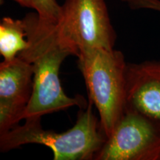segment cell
I'll return each instance as SVG.
<instances>
[{"label": "cell", "instance_id": "6da1fadb", "mask_svg": "<svg viewBox=\"0 0 160 160\" xmlns=\"http://www.w3.org/2000/svg\"><path fill=\"white\" fill-rule=\"evenodd\" d=\"M27 48L19 57L31 63L33 71V91L24 119L42 116L77 106L88 105L81 95L70 97L65 94L59 79V69L69 56L79 52L68 43L58 32L57 23L42 19L37 13H30L23 19Z\"/></svg>", "mask_w": 160, "mask_h": 160}, {"label": "cell", "instance_id": "7a4b0ae2", "mask_svg": "<svg viewBox=\"0 0 160 160\" xmlns=\"http://www.w3.org/2000/svg\"><path fill=\"white\" fill-rule=\"evenodd\" d=\"M93 105L89 100L85 108H80L75 125L62 133L43 129L41 117L26 118L22 125L0 134V151L37 144L49 148L54 160L94 159L107 137L93 113Z\"/></svg>", "mask_w": 160, "mask_h": 160}, {"label": "cell", "instance_id": "3957f363", "mask_svg": "<svg viewBox=\"0 0 160 160\" xmlns=\"http://www.w3.org/2000/svg\"><path fill=\"white\" fill-rule=\"evenodd\" d=\"M78 66L89 100L99 111L101 128L107 138L127 108V67L123 53L114 48L81 51Z\"/></svg>", "mask_w": 160, "mask_h": 160}, {"label": "cell", "instance_id": "277c9868", "mask_svg": "<svg viewBox=\"0 0 160 160\" xmlns=\"http://www.w3.org/2000/svg\"><path fill=\"white\" fill-rule=\"evenodd\" d=\"M59 35L79 54L91 48H114L117 33L105 0H65L56 24Z\"/></svg>", "mask_w": 160, "mask_h": 160}, {"label": "cell", "instance_id": "5b68a950", "mask_svg": "<svg viewBox=\"0 0 160 160\" xmlns=\"http://www.w3.org/2000/svg\"><path fill=\"white\" fill-rule=\"evenodd\" d=\"M95 160H160V123L127 107Z\"/></svg>", "mask_w": 160, "mask_h": 160}, {"label": "cell", "instance_id": "8992f818", "mask_svg": "<svg viewBox=\"0 0 160 160\" xmlns=\"http://www.w3.org/2000/svg\"><path fill=\"white\" fill-rule=\"evenodd\" d=\"M33 91L31 64L19 56L0 64V134L24 119Z\"/></svg>", "mask_w": 160, "mask_h": 160}, {"label": "cell", "instance_id": "52a82bcc", "mask_svg": "<svg viewBox=\"0 0 160 160\" xmlns=\"http://www.w3.org/2000/svg\"><path fill=\"white\" fill-rule=\"evenodd\" d=\"M127 107L160 123V61L128 63Z\"/></svg>", "mask_w": 160, "mask_h": 160}, {"label": "cell", "instance_id": "ba28073f", "mask_svg": "<svg viewBox=\"0 0 160 160\" xmlns=\"http://www.w3.org/2000/svg\"><path fill=\"white\" fill-rule=\"evenodd\" d=\"M26 31L23 19L6 17L0 23V53L5 61L18 57L28 46Z\"/></svg>", "mask_w": 160, "mask_h": 160}, {"label": "cell", "instance_id": "9c48e42d", "mask_svg": "<svg viewBox=\"0 0 160 160\" xmlns=\"http://www.w3.org/2000/svg\"><path fill=\"white\" fill-rule=\"evenodd\" d=\"M22 7L35 10L42 19L58 23L61 19L62 5L56 0H13Z\"/></svg>", "mask_w": 160, "mask_h": 160}, {"label": "cell", "instance_id": "30bf717a", "mask_svg": "<svg viewBox=\"0 0 160 160\" xmlns=\"http://www.w3.org/2000/svg\"><path fill=\"white\" fill-rule=\"evenodd\" d=\"M132 10L150 9L160 12V0H122Z\"/></svg>", "mask_w": 160, "mask_h": 160}]
</instances>
